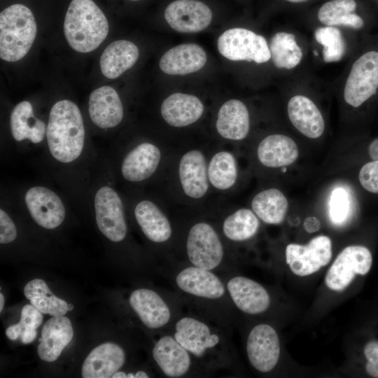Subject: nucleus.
<instances>
[{
  "mask_svg": "<svg viewBox=\"0 0 378 378\" xmlns=\"http://www.w3.org/2000/svg\"><path fill=\"white\" fill-rule=\"evenodd\" d=\"M46 141L50 155L62 164L76 162L85 145V130L78 106L68 99L57 102L48 117Z\"/></svg>",
  "mask_w": 378,
  "mask_h": 378,
  "instance_id": "obj_1",
  "label": "nucleus"
},
{
  "mask_svg": "<svg viewBox=\"0 0 378 378\" xmlns=\"http://www.w3.org/2000/svg\"><path fill=\"white\" fill-rule=\"evenodd\" d=\"M64 33L74 50L90 52L106 39L108 22L92 0H72L65 15Z\"/></svg>",
  "mask_w": 378,
  "mask_h": 378,
  "instance_id": "obj_2",
  "label": "nucleus"
},
{
  "mask_svg": "<svg viewBox=\"0 0 378 378\" xmlns=\"http://www.w3.org/2000/svg\"><path fill=\"white\" fill-rule=\"evenodd\" d=\"M37 31L31 10L20 4L6 8L0 14V57L7 62L23 58L30 50Z\"/></svg>",
  "mask_w": 378,
  "mask_h": 378,
  "instance_id": "obj_3",
  "label": "nucleus"
},
{
  "mask_svg": "<svg viewBox=\"0 0 378 378\" xmlns=\"http://www.w3.org/2000/svg\"><path fill=\"white\" fill-rule=\"evenodd\" d=\"M93 208L102 234L113 242L124 240L127 232L124 206L120 196L111 186L103 184L96 189Z\"/></svg>",
  "mask_w": 378,
  "mask_h": 378,
  "instance_id": "obj_4",
  "label": "nucleus"
},
{
  "mask_svg": "<svg viewBox=\"0 0 378 378\" xmlns=\"http://www.w3.org/2000/svg\"><path fill=\"white\" fill-rule=\"evenodd\" d=\"M217 46L219 52L230 60L253 61L260 64L271 58L265 38L244 28L226 30L219 36Z\"/></svg>",
  "mask_w": 378,
  "mask_h": 378,
  "instance_id": "obj_5",
  "label": "nucleus"
},
{
  "mask_svg": "<svg viewBox=\"0 0 378 378\" xmlns=\"http://www.w3.org/2000/svg\"><path fill=\"white\" fill-rule=\"evenodd\" d=\"M378 88V52L369 51L357 59L346 79L344 98L358 107L373 96Z\"/></svg>",
  "mask_w": 378,
  "mask_h": 378,
  "instance_id": "obj_6",
  "label": "nucleus"
},
{
  "mask_svg": "<svg viewBox=\"0 0 378 378\" xmlns=\"http://www.w3.org/2000/svg\"><path fill=\"white\" fill-rule=\"evenodd\" d=\"M372 256L370 250L358 245L344 248L330 267L325 277L328 288L342 291L357 274L365 275L371 268Z\"/></svg>",
  "mask_w": 378,
  "mask_h": 378,
  "instance_id": "obj_7",
  "label": "nucleus"
},
{
  "mask_svg": "<svg viewBox=\"0 0 378 378\" xmlns=\"http://www.w3.org/2000/svg\"><path fill=\"white\" fill-rule=\"evenodd\" d=\"M186 251L192 265L208 270L218 267L224 255L217 232L211 225L204 222L197 223L190 228L186 241Z\"/></svg>",
  "mask_w": 378,
  "mask_h": 378,
  "instance_id": "obj_8",
  "label": "nucleus"
},
{
  "mask_svg": "<svg viewBox=\"0 0 378 378\" xmlns=\"http://www.w3.org/2000/svg\"><path fill=\"white\" fill-rule=\"evenodd\" d=\"M332 257V243L325 235L317 236L306 245L290 244L286 248V261L296 275L304 276L328 265Z\"/></svg>",
  "mask_w": 378,
  "mask_h": 378,
  "instance_id": "obj_9",
  "label": "nucleus"
},
{
  "mask_svg": "<svg viewBox=\"0 0 378 378\" xmlns=\"http://www.w3.org/2000/svg\"><path fill=\"white\" fill-rule=\"evenodd\" d=\"M24 202L31 218L47 230L59 227L66 217V206L59 195L43 186L29 188Z\"/></svg>",
  "mask_w": 378,
  "mask_h": 378,
  "instance_id": "obj_10",
  "label": "nucleus"
},
{
  "mask_svg": "<svg viewBox=\"0 0 378 378\" xmlns=\"http://www.w3.org/2000/svg\"><path fill=\"white\" fill-rule=\"evenodd\" d=\"M173 336L191 354L203 358L221 343L220 335L204 321L183 316L175 324Z\"/></svg>",
  "mask_w": 378,
  "mask_h": 378,
  "instance_id": "obj_11",
  "label": "nucleus"
},
{
  "mask_svg": "<svg viewBox=\"0 0 378 378\" xmlns=\"http://www.w3.org/2000/svg\"><path fill=\"white\" fill-rule=\"evenodd\" d=\"M246 353L251 365L258 371L267 372L273 370L280 356L276 330L265 323L254 326L247 338Z\"/></svg>",
  "mask_w": 378,
  "mask_h": 378,
  "instance_id": "obj_12",
  "label": "nucleus"
},
{
  "mask_svg": "<svg viewBox=\"0 0 378 378\" xmlns=\"http://www.w3.org/2000/svg\"><path fill=\"white\" fill-rule=\"evenodd\" d=\"M164 18L174 30L195 33L206 28L211 22L209 7L197 0H176L164 10Z\"/></svg>",
  "mask_w": 378,
  "mask_h": 378,
  "instance_id": "obj_13",
  "label": "nucleus"
},
{
  "mask_svg": "<svg viewBox=\"0 0 378 378\" xmlns=\"http://www.w3.org/2000/svg\"><path fill=\"white\" fill-rule=\"evenodd\" d=\"M226 288L234 305L246 314H260L270 307L268 292L253 279L241 276H234L227 281Z\"/></svg>",
  "mask_w": 378,
  "mask_h": 378,
  "instance_id": "obj_14",
  "label": "nucleus"
},
{
  "mask_svg": "<svg viewBox=\"0 0 378 378\" xmlns=\"http://www.w3.org/2000/svg\"><path fill=\"white\" fill-rule=\"evenodd\" d=\"M88 113L92 122L102 129L118 125L124 115L122 102L112 87L102 86L90 94Z\"/></svg>",
  "mask_w": 378,
  "mask_h": 378,
  "instance_id": "obj_15",
  "label": "nucleus"
},
{
  "mask_svg": "<svg viewBox=\"0 0 378 378\" xmlns=\"http://www.w3.org/2000/svg\"><path fill=\"white\" fill-rule=\"evenodd\" d=\"M176 284L183 292L204 299H220L225 293L222 281L211 270L194 265L181 270L176 276Z\"/></svg>",
  "mask_w": 378,
  "mask_h": 378,
  "instance_id": "obj_16",
  "label": "nucleus"
},
{
  "mask_svg": "<svg viewBox=\"0 0 378 378\" xmlns=\"http://www.w3.org/2000/svg\"><path fill=\"white\" fill-rule=\"evenodd\" d=\"M161 159L160 150L155 145L144 142L131 149L123 158L121 175L131 183L149 178L157 170Z\"/></svg>",
  "mask_w": 378,
  "mask_h": 378,
  "instance_id": "obj_17",
  "label": "nucleus"
},
{
  "mask_svg": "<svg viewBox=\"0 0 378 378\" xmlns=\"http://www.w3.org/2000/svg\"><path fill=\"white\" fill-rule=\"evenodd\" d=\"M153 357L163 374L170 378L183 377L192 364L191 354L173 335L158 340L153 349Z\"/></svg>",
  "mask_w": 378,
  "mask_h": 378,
  "instance_id": "obj_18",
  "label": "nucleus"
},
{
  "mask_svg": "<svg viewBox=\"0 0 378 378\" xmlns=\"http://www.w3.org/2000/svg\"><path fill=\"white\" fill-rule=\"evenodd\" d=\"M130 304L144 325L150 329L164 326L172 317L170 308L166 302L150 289L134 290L130 297Z\"/></svg>",
  "mask_w": 378,
  "mask_h": 378,
  "instance_id": "obj_19",
  "label": "nucleus"
},
{
  "mask_svg": "<svg viewBox=\"0 0 378 378\" xmlns=\"http://www.w3.org/2000/svg\"><path fill=\"white\" fill-rule=\"evenodd\" d=\"M125 354L119 345L106 342L93 349L85 359L83 378H111L124 365Z\"/></svg>",
  "mask_w": 378,
  "mask_h": 378,
  "instance_id": "obj_20",
  "label": "nucleus"
},
{
  "mask_svg": "<svg viewBox=\"0 0 378 378\" xmlns=\"http://www.w3.org/2000/svg\"><path fill=\"white\" fill-rule=\"evenodd\" d=\"M74 330L69 318L52 316L43 325L37 352L44 361L52 363L61 355L63 349L71 341Z\"/></svg>",
  "mask_w": 378,
  "mask_h": 378,
  "instance_id": "obj_21",
  "label": "nucleus"
},
{
  "mask_svg": "<svg viewBox=\"0 0 378 378\" xmlns=\"http://www.w3.org/2000/svg\"><path fill=\"white\" fill-rule=\"evenodd\" d=\"M178 174L184 193L193 199L202 197L209 188L206 159L202 152L191 150L181 158Z\"/></svg>",
  "mask_w": 378,
  "mask_h": 378,
  "instance_id": "obj_22",
  "label": "nucleus"
},
{
  "mask_svg": "<svg viewBox=\"0 0 378 378\" xmlns=\"http://www.w3.org/2000/svg\"><path fill=\"white\" fill-rule=\"evenodd\" d=\"M206 62L203 48L195 43L172 48L160 58V69L169 75H186L201 69Z\"/></svg>",
  "mask_w": 378,
  "mask_h": 378,
  "instance_id": "obj_23",
  "label": "nucleus"
},
{
  "mask_svg": "<svg viewBox=\"0 0 378 378\" xmlns=\"http://www.w3.org/2000/svg\"><path fill=\"white\" fill-rule=\"evenodd\" d=\"M204 106L197 97L176 92L169 95L160 108L163 119L169 125L181 127L195 122L202 116Z\"/></svg>",
  "mask_w": 378,
  "mask_h": 378,
  "instance_id": "obj_24",
  "label": "nucleus"
},
{
  "mask_svg": "<svg viewBox=\"0 0 378 378\" xmlns=\"http://www.w3.org/2000/svg\"><path fill=\"white\" fill-rule=\"evenodd\" d=\"M288 115L293 126L310 139L320 137L325 130L321 111L308 97L295 95L288 103Z\"/></svg>",
  "mask_w": 378,
  "mask_h": 378,
  "instance_id": "obj_25",
  "label": "nucleus"
},
{
  "mask_svg": "<svg viewBox=\"0 0 378 378\" xmlns=\"http://www.w3.org/2000/svg\"><path fill=\"white\" fill-rule=\"evenodd\" d=\"M10 129L16 141L28 140L31 144H38L46 136L47 125L35 117L31 104L22 101L14 107L10 113Z\"/></svg>",
  "mask_w": 378,
  "mask_h": 378,
  "instance_id": "obj_26",
  "label": "nucleus"
},
{
  "mask_svg": "<svg viewBox=\"0 0 378 378\" xmlns=\"http://www.w3.org/2000/svg\"><path fill=\"white\" fill-rule=\"evenodd\" d=\"M249 113L245 104L238 99H230L219 109L216 123L218 134L230 140H241L249 131Z\"/></svg>",
  "mask_w": 378,
  "mask_h": 378,
  "instance_id": "obj_27",
  "label": "nucleus"
},
{
  "mask_svg": "<svg viewBox=\"0 0 378 378\" xmlns=\"http://www.w3.org/2000/svg\"><path fill=\"white\" fill-rule=\"evenodd\" d=\"M258 158L261 164L270 168L285 167L293 163L298 157L296 143L284 134H271L260 143Z\"/></svg>",
  "mask_w": 378,
  "mask_h": 378,
  "instance_id": "obj_28",
  "label": "nucleus"
},
{
  "mask_svg": "<svg viewBox=\"0 0 378 378\" xmlns=\"http://www.w3.org/2000/svg\"><path fill=\"white\" fill-rule=\"evenodd\" d=\"M139 56V48L134 43L126 40L113 41L101 55V71L108 78H116L133 66Z\"/></svg>",
  "mask_w": 378,
  "mask_h": 378,
  "instance_id": "obj_29",
  "label": "nucleus"
},
{
  "mask_svg": "<svg viewBox=\"0 0 378 378\" xmlns=\"http://www.w3.org/2000/svg\"><path fill=\"white\" fill-rule=\"evenodd\" d=\"M134 217L144 235L151 241L162 243L172 236V226L159 207L152 201L144 200L136 204Z\"/></svg>",
  "mask_w": 378,
  "mask_h": 378,
  "instance_id": "obj_30",
  "label": "nucleus"
},
{
  "mask_svg": "<svg viewBox=\"0 0 378 378\" xmlns=\"http://www.w3.org/2000/svg\"><path fill=\"white\" fill-rule=\"evenodd\" d=\"M251 207L264 223L277 225L284 220L288 202L281 191L270 188L260 192L253 197Z\"/></svg>",
  "mask_w": 378,
  "mask_h": 378,
  "instance_id": "obj_31",
  "label": "nucleus"
},
{
  "mask_svg": "<svg viewBox=\"0 0 378 378\" xmlns=\"http://www.w3.org/2000/svg\"><path fill=\"white\" fill-rule=\"evenodd\" d=\"M24 295L42 314L59 316L68 312L67 302L52 294L42 279L29 281L24 288Z\"/></svg>",
  "mask_w": 378,
  "mask_h": 378,
  "instance_id": "obj_32",
  "label": "nucleus"
},
{
  "mask_svg": "<svg viewBox=\"0 0 378 378\" xmlns=\"http://www.w3.org/2000/svg\"><path fill=\"white\" fill-rule=\"evenodd\" d=\"M356 6L355 0H332L320 8L318 18L327 26L343 25L359 29L363 27L364 22L353 13Z\"/></svg>",
  "mask_w": 378,
  "mask_h": 378,
  "instance_id": "obj_33",
  "label": "nucleus"
},
{
  "mask_svg": "<svg viewBox=\"0 0 378 378\" xmlns=\"http://www.w3.org/2000/svg\"><path fill=\"white\" fill-rule=\"evenodd\" d=\"M271 57L278 68L291 69L298 66L302 58V52L297 44L293 34L277 32L272 38L270 44Z\"/></svg>",
  "mask_w": 378,
  "mask_h": 378,
  "instance_id": "obj_34",
  "label": "nucleus"
},
{
  "mask_svg": "<svg viewBox=\"0 0 378 378\" xmlns=\"http://www.w3.org/2000/svg\"><path fill=\"white\" fill-rule=\"evenodd\" d=\"M208 179L218 190L230 188L236 182L237 168L232 154L220 151L211 159L207 168Z\"/></svg>",
  "mask_w": 378,
  "mask_h": 378,
  "instance_id": "obj_35",
  "label": "nucleus"
},
{
  "mask_svg": "<svg viewBox=\"0 0 378 378\" xmlns=\"http://www.w3.org/2000/svg\"><path fill=\"white\" fill-rule=\"evenodd\" d=\"M259 225L255 213L248 209H240L225 219L223 232L227 239L241 241L253 237Z\"/></svg>",
  "mask_w": 378,
  "mask_h": 378,
  "instance_id": "obj_36",
  "label": "nucleus"
},
{
  "mask_svg": "<svg viewBox=\"0 0 378 378\" xmlns=\"http://www.w3.org/2000/svg\"><path fill=\"white\" fill-rule=\"evenodd\" d=\"M43 318L42 313L34 306L25 304L21 311L20 322L7 328V337L11 340L20 338L23 344L32 342L36 337V329L41 325Z\"/></svg>",
  "mask_w": 378,
  "mask_h": 378,
  "instance_id": "obj_37",
  "label": "nucleus"
},
{
  "mask_svg": "<svg viewBox=\"0 0 378 378\" xmlns=\"http://www.w3.org/2000/svg\"><path fill=\"white\" fill-rule=\"evenodd\" d=\"M318 43L323 46V56L326 62L340 61L345 53L346 44L339 29L326 26L317 29L314 33Z\"/></svg>",
  "mask_w": 378,
  "mask_h": 378,
  "instance_id": "obj_38",
  "label": "nucleus"
},
{
  "mask_svg": "<svg viewBox=\"0 0 378 378\" xmlns=\"http://www.w3.org/2000/svg\"><path fill=\"white\" fill-rule=\"evenodd\" d=\"M352 214V197L343 186L335 188L330 195L328 216L331 223L341 226L346 223Z\"/></svg>",
  "mask_w": 378,
  "mask_h": 378,
  "instance_id": "obj_39",
  "label": "nucleus"
},
{
  "mask_svg": "<svg viewBox=\"0 0 378 378\" xmlns=\"http://www.w3.org/2000/svg\"><path fill=\"white\" fill-rule=\"evenodd\" d=\"M359 181L368 191L378 193V160L364 164L359 172Z\"/></svg>",
  "mask_w": 378,
  "mask_h": 378,
  "instance_id": "obj_40",
  "label": "nucleus"
},
{
  "mask_svg": "<svg viewBox=\"0 0 378 378\" xmlns=\"http://www.w3.org/2000/svg\"><path fill=\"white\" fill-rule=\"evenodd\" d=\"M18 236L14 221L1 207L0 209V243L6 244L13 242Z\"/></svg>",
  "mask_w": 378,
  "mask_h": 378,
  "instance_id": "obj_41",
  "label": "nucleus"
},
{
  "mask_svg": "<svg viewBox=\"0 0 378 378\" xmlns=\"http://www.w3.org/2000/svg\"><path fill=\"white\" fill-rule=\"evenodd\" d=\"M364 355L367 359L365 370L372 377L378 378V341L368 342L364 347Z\"/></svg>",
  "mask_w": 378,
  "mask_h": 378,
  "instance_id": "obj_42",
  "label": "nucleus"
},
{
  "mask_svg": "<svg viewBox=\"0 0 378 378\" xmlns=\"http://www.w3.org/2000/svg\"><path fill=\"white\" fill-rule=\"evenodd\" d=\"M368 153L373 160H378V138L374 139L370 144Z\"/></svg>",
  "mask_w": 378,
  "mask_h": 378,
  "instance_id": "obj_43",
  "label": "nucleus"
},
{
  "mask_svg": "<svg viewBox=\"0 0 378 378\" xmlns=\"http://www.w3.org/2000/svg\"><path fill=\"white\" fill-rule=\"evenodd\" d=\"M314 218H309L305 220L304 223V227L306 230L309 232H314L318 230L319 227V221L314 218V222H313Z\"/></svg>",
  "mask_w": 378,
  "mask_h": 378,
  "instance_id": "obj_44",
  "label": "nucleus"
},
{
  "mask_svg": "<svg viewBox=\"0 0 378 378\" xmlns=\"http://www.w3.org/2000/svg\"><path fill=\"white\" fill-rule=\"evenodd\" d=\"M4 306V297L3 294L0 293V312H1Z\"/></svg>",
  "mask_w": 378,
  "mask_h": 378,
  "instance_id": "obj_45",
  "label": "nucleus"
},
{
  "mask_svg": "<svg viewBox=\"0 0 378 378\" xmlns=\"http://www.w3.org/2000/svg\"><path fill=\"white\" fill-rule=\"evenodd\" d=\"M286 1H290V2H293V3H298V2L304 1L306 0H286Z\"/></svg>",
  "mask_w": 378,
  "mask_h": 378,
  "instance_id": "obj_46",
  "label": "nucleus"
},
{
  "mask_svg": "<svg viewBox=\"0 0 378 378\" xmlns=\"http://www.w3.org/2000/svg\"><path fill=\"white\" fill-rule=\"evenodd\" d=\"M74 309V305L72 304H68V311H72Z\"/></svg>",
  "mask_w": 378,
  "mask_h": 378,
  "instance_id": "obj_47",
  "label": "nucleus"
},
{
  "mask_svg": "<svg viewBox=\"0 0 378 378\" xmlns=\"http://www.w3.org/2000/svg\"><path fill=\"white\" fill-rule=\"evenodd\" d=\"M131 1H139V0H131Z\"/></svg>",
  "mask_w": 378,
  "mask_h": 378,
  "instance_id": "obj_48",
  "label": "nucleus"
}]
</instances>
